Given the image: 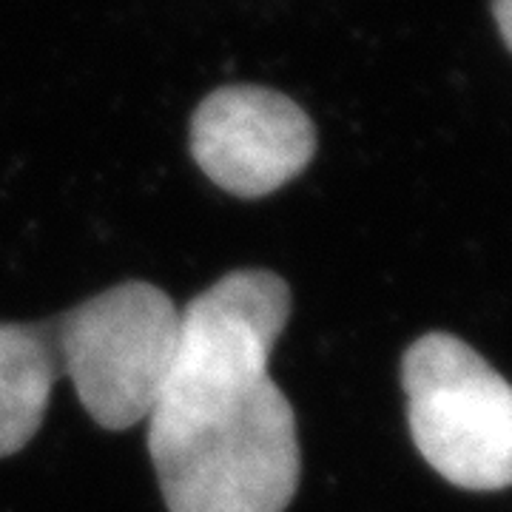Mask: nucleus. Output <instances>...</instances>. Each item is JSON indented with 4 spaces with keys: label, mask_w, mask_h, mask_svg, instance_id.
<instances>
[{
    "label": "nucleus",
    "mask_w": 512,
    "mask_h": 512,
    "mask_svg": "<svg viewBox=\"0 0 512 512\" xmlns=\"http://www.w3.org/2000/svg\"><path fill=\"white\" fill-rule=\"evenodd\" d=\"M291 316L271 271H231L180 311V342L148 416L168 512H285L302 476L291 402L268 365Z\"/></svg>",
    "instance_id": "nucleus-1"
},
{
    "label": "nucleus",
    "mask_w": 512,
    "mask_h": 512,
    "mask_svg": "<svg viewBox=\"0 0 512 512\" xmlns=\"http://www.w3.org/2000/svg\"><path fill=\"white\" fill-rule=\"evenodd\" d=\"M49 325L60 367L100 427L128 430L148 421L180 342V308L168 293L131 279Z\"/></svg>",
    "instance_id": "nucleus-2"
},
{
    "label": "nucleus",
    "mask_w": 512,
    "mask_h": 512,
    "mask_svg": "<svg viewBox=\"0 0 512 512\" xmlns=\"http://www.w3.org/2000/svg\"><path fill=\"white\" fill-rule=\"evenodd\" d=\"M410 436L421 458L461 490L512 484V384L467 342L427 333L402 362Z\"/></svg>",
    "instance_id": "nucleus-3"
},
{
    "label": "nucleus",
    "mask_w": 512,
    "mask_h": 512,
    "mask_svg": "<svg viewBox=\"0 0 512 512\" xmlns=\"http://www.w3.org/2000/svg\"><path fill=\"white\" fill-rule=\"evenodd\" d=\"M316 151L311 117L285 94L225 86L191 120V154L222 191L259 200L305 171Z\"/></svg>",
    "instance_id": "nucleus-4"
},
{
    "label": "nucleus",
    "mask_w": 512,
    "mask_h": 512,
    "mask_svg": "<svg viewBox=\"0 0 512 512\" xmlns=\"http://www.w3.org/2000/svg\"><path fill=\"white\" fill-rule=\"evenodd\" d=\"M60 373L52 325L0 322V458L35 439Z\"/></svg>",
    "instance_id": "nucleus-5"
},
{
    "label": "nucleus",
    "mask_w": 512,
    "mask_h": 512,
    "mask_svg": "<svg viewBox=\"0 0 512 512\" xmlns=\"http://www.w3.org/2000/svg\"><path fill=\"white\" fill-rule=\"evenodd\" d=\"M493 15L495 23H498V32L512 52V0H493Z\"/></svg>",
    "instance_id": "nucleus-6"
}]
</instances>
